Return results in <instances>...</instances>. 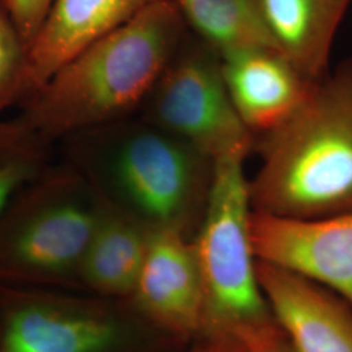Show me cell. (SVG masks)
<instances>
[{
  "mask_svg": "<svg viewBox=\"0 0 352 352\" xmlns=\"http://www.w3.org/2000/svg\"><path fill=\"white\" fill-rule=\"evenodd\" d=\"M187 37L174 0L160 1L60 64L21 115L49 142L129 118Z\"/></svg>",
  "mask_w": 352,
  "mask_h": 352,
  "instance_id": "obj_1",
  "label": "cell"
},
{
  "mask_svg": "<svg viewBox=\"0 0 352 352\" xmlns=\"http://www.w3.org/2000/svg\"><path fill=\"white\" fill-rule=\"evenodd\" d=\"M65 140L68 164L104 201L149 232L195 236L213 182L209 157L144 118L129 116Z\"/></svg>",
  "mask_w": 352,
  "mask_h": 352,
  "instance_id": "obj_2",
  "label": "cell"
},
{
  "mask_svg": "<svg viewBox=\"0 0 352 352\" xmlns=\"http://www.w3.org/2000/svg\"><path fill=\"white\" fill-rule=\"evenodd\" d=\"M252 209L289 219L352 212V59L317 80L280 126L256 138Z\"/></svg>",
  "mask_w": 352,
  "mask_h": 352,
  "instance_id": "obj_3",
  "label": "cell"
},
{
  "mask_svg": "<svg viewBox=\"0 0 352 352\" xmlns=\"http://www.w3.org/2000/svg\"><path fill=\"white\" fill-rule=\"evenodd\" d=\"M103 199L71 164L49 166L0 214V286L74 289Z\"/></svg>",
  "mask_w": 352,
  "mask_h": 352,
  "instance_id": "obj_4",
  "label": "cell"
},
{
  "mask_svg": "<svg viewBox=\"0 0 352 352\" xmlns=\"http://www.w3.org/2000/svg\"><path fill=\"white\" fill-rule=\"evenodd\" d=\"M247 158L214 162L201 223L192 238L205 298L202 337L247 346L277 327L257 274Z\"/></svg>",
  "mask_w": 352,
  "mask_h": 352,
  "instance_id": "obj_5",
  "label": "cell"
},
{
  "mask_svg": "<svg viewBox=\"0 0 352 352\" xmlns=\"http://www.w3.org/2000/svg\"><path fill=\"white\" fill-rule=\"evenodd\" d=\"M186 344L128 299L0 286V352H174Z\"/></svg>",
  "mask_w": 352,
  "mask_h": 352,
  "instance_id": "obj_6",
  "label": "cell"
},
{
  "mask_svg": "<svg viewBox=\"0 0 352 352\" xmlns=\"http://www.w3.org/2000/svg\"><path fill=\"white\" fill-rule=\"evenodd\" d=\"M141 109L145 120L214 162L248 158L254 149L256 138L230 98L221 56L197 38H186Z\"/></svg>",
  "mask_w": 352,
  "mask_h": 352,
  "instance_id": "obj_7",
  "label": "cell"
},
{
  "mask_svg": "<svg viewBox=\"0 0 352 352\" xmlns=\"http://www.w3.org/2000/svg\"><path fill=\"white\" fill-rule=\"evenodd\" d=\"M258 261L307 278L352 307V212L289 219L252 212Z\"/></svg>",
  "mask_w": 352,
  "mask_h": 352,
  "instance_id": "obj_8",
  "label": "cell"
},
{
  "mask_svg": "<svg viewBox=\"0 0 352 352\" xmlns=\"http://www.w3.org/2000/svg\"><path fill=\"white\" fill-rule=\"evenodd\" d=\"M133 308L179 340L201 338L205 298L192 239L171 231L151 232L132 295Z\"/></svg>",
  "mask_w": 352,
  "mask_h": 352,
  "instance_id": "obj_9",
  "label": "cell"
},
{
  "mask_svg": "<svg viewBox=\"0 0 352 352\" xmlns=\"http://www.w3.org/2000/svg\"><path fill=\"white\" fill-rule=\"evenodd\" d=\"M265 299L295 352H352V307L315 282L257 260Z\"/></svg>",
  "mask_w": 352,
  "mask_h": 352,
  "instance_id": "obj_10",
  "label": "cell"
},
{
  "mask_svg": "<svg viewBox=\"0 0 352 352\" xmlns=\"http://www.w3.org/2000/svg\"><path fill=\"white\" fill-rule=\"evenodd\" d=\"M230 98L254 138L280 126L312 91L316 81L274 49H252L221 56Z\"/></svg>",
  "mask_w": 352,
  "mask_h": 352,
  "instance_id": "obj_11",
  "label": "cell"
},
{
  "mask_svg": "<svg viewBox=\"0 0 352 352\" xmlns=\"http://www.w3.org/2000/svg\"><path fill=\"white\" fill-rule=\"evenodd\" d=\"M164 0H55L28 49L32 94L77 51Z\"/></svg>",
  "mask_w": 352,
  "mask_h": 352,
  "instance_id": "obj_12",
  "label": "cell"
},
{
  "mask_svg": "<svg viewBox=\"0 0 352 352\" xmlns=\"http://www.w3.org/2000/svg\"><path fill=\"white\" fill-rule=\"evenodd\" d=\"M273 47L312 81L330 69L352 0H256Z\"/></svg>",
  "mask_w": 352,
  "mask_h": 352,
  "instance_id": "obj_13",
  "label": "cell"
},
{
  "mask_svg": "<svg viewBox=\"0 0 352 352\" xmlns=\"http://www.w3.org/2000/svg\"><path fill=\"white\" fill-rule=\"evenodd\" d=\"M80 272L81 287L109 299H129L151 232L103 200Z\"/></svg>",
  "mask_w": 352,
  "mask_h": 352,
  "instance_id": "obj_14",
  "label": "cell"
},
{
  "mask_svg": "<svg viewBox=\"0 0 352 352\" xmlns=\"http://www.w3.org/2000/svg\"><path fill=\"white\" fill-rule=\"evenodd\" d=\"M197 39L219 56L274 49L256 0H174Z\"/></svg>",
  "mask_w": 352,
  "mask_h": 352,
  "instance_id": "obj_15",
  "label": "cell"
},
{
  "mask_svg": "<svg viewBox=\"0 0 352 352\" xmlns=\"http://www.w3.org/2000/svg\"><path fill=\"white\" fill-rule=\"evenodd\" d=\"M49 144L21 113L16 118L0 116V214L50 166Z\"/></svg>",
  "mask_w": 352,
  "mask_h": 352,
  "instance_id": "obj_16",
  "label": "cell"
},
{
  "mask_svg": "<svg viewBox=\"0 0 352 352\" xmlns=\"http://www.w3.org/2000/svg\"><path fill=\"white\" fill-rule=\"evenodd\" d=\"M29 93L28 45L0 0V116Z\"/></svg>",
  "mask_w": 352,
  "mask_h": 352,
  "instance_id": "obj_17",
  "label": "cell"
},
{
  "mask_svg": "<svg viewBox=\"0 0 352 352\" xmlns=\"http://www.w3.org/2000/svg\"><path fill=\"white\" fill-rule=\"evenodd\" d=\"M55 0H4L14 25L28 45L32 43L38 30L50 12Z\"/></svg>",
  "mask_w": 352,
  "mask_h": 352,
  "instance_id": "obj_18",
  "label": "cell"
},
{
  "mask_svg": "<svg viewBox=\"0 0 352 352\" xmlns=\"http://www.w3.org/2000/svg\"><path fill=\"white\" fill-rule=\"evenodd\" d=\"M243 347V344L234 340L201 337L189 342L188 344L174 352H241Z\"/></svg>",
  "mask_w": 352,
  "mask_h": 352,
  "instance_id": "obj_19",
  "label": "cell"
},
{
  "mask_svg": "<svg viewBox=\"0 0 352 352\" xmlns=\"http://www.w3.org/2000/svg\"><path fill=\"white\" fill-rule=\"evenodd\" d=\"M241 352H295L289 346L285 334L277 327L273 331L265 334L264 337L253 340L244 346Z\"/></svg>",
  "mask_w": 352,
  "mask_h": 352,
  "instance_id": "obj_20",
  "label": "cell"
}]
</instances>
